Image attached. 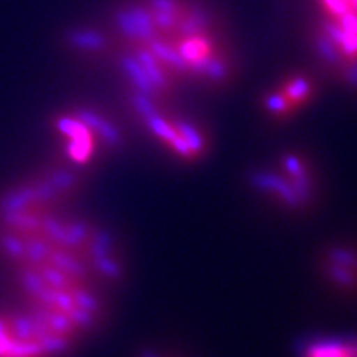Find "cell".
Listing matches in <instances>:
<instances>
[{"instance_id": "6da1fadb", "label": "cell", "mask_w": 357, "mask_h": 357, "mask_svg": "<svg viewBox=\"0 0 357 357\" xmlns=\"http://www.w3.org/2000/svg\"><path fill=\"white\" fill-rule=\"evenodd\" d=\"M79 189L82 172L60 164L3 192L0 258L19 303L82 342L105 323L124 261L108 231L75 211Z\"/></svg>"}, {"instance_id": "7a4b0ae2", "label": "cell", "mask_w": 357, "mask_h": 357, "mask_svg": "<svg viewBox=\"0 0 357 357\" xmlns=\"http://www.w3.org/2000/svg\"><path fill=\"white\" fill-rule=\"evenodd\" d=\"M65 166L83 172L126 146V132L113 114L101 106L77 102L50 118Z\"/></svg>"}, {"instance_id": "3957f363", "label": "cell", "mask_w": 357, "mask_h": 357, "mask_svg": "<svg viewBox=\"0 0 357 357\" xmlns=\"http://www.w3.org/2000/svg\"><path fill=\"white\" fill-rule=\"evenodd\" d=\"M307 48L326 77L357 91V0H311Z\"/></svg>"}, {"instance_id": "277c9868", "label": "cell", "mask_w": 357, "mask_h": 357, "mask_svg": "<svg viewBox=\"0 0 357 357\" xmlns=\"http://www.w3.org/2000/svg\"><path fill=\"white\" fill-rule=\"evenodd\" d=\"M121 100L134 123L172 159L195 164L211 154L213 139L207 124L177 111L174 102L155 100L128 88H121Z\"/></svg>"}, {"instance_id": "5b68a950", "label": "cell", "mask_w": 357, "mask_h": 357, "mask_svg": "<svg viewBox=\"0 0 357 357\" xmlns=\"http://www.w3.org/2000/svg\"><path fill=\"white\" fill-rule=\"evenodd\" d=\"M248 184L266 204L280 212H310L319 199V172L305 151L289 149L271 162L253 169Z\"/></svg>"}, {"instance_id": "8992f818", "label": "cell", "mask_w": 357, "mask_h": 357, "mask_svg": "<svg viewBox=\"0 0 357 357\" xmlns=\"http://www.w3.org/2000/svg\"><path fill=\"white\" fill-rule=\"evenodd\" d=\"M77 344V339L22 303L0 306V357H65Z\"/></svg>"}, {"instance_id": "52a82bcc", "label": "cell", "mask_w": 357, "mask_h": 357, "mask_svg": "<svg viewBox=\"0 0 357 357\" xmlns=\"http://www.w3.org/2000/svg\"><path fill=\"white\" fill-rule=\"evenodd\" d=\"M58 42L61 50L75 61L93 66L109 63L119 48V42L106 24H93V22H82L66 26Z\"/></svg>"}, {"instance_id": "ba28073f", "label": "cell", "mask_w": 357, "mask_h": 357, "mask_svg": "<svg viewBox=\"0 0 357 357\" xmlns=\"http://www.w3.org/2000/svg\"><path fill=\"white\" fill-rule=\"evenodd\" d=\"M318 275L331 291L357 296V245L333 243L321 250Z\"/></svg>"}, {"instance_id": "9c48e42d", "label": "cell", "mask_w": 357, "mask_h": 357, "mask_svg": "<svg viewBox=\"0 0 357 357\" xmlns=\"http://www.w3.org/2000/svg\"><path fill=\"white\" fill-rule=\"evenodd\" d=\"M273 86L287 98L298 114L318 100L321 93L319 78L307 70L288 71Z\"/></svg>"}, {"instance_id": "30bf717a", "label": "cell", "mask_w": 357, "mask_h": 357, "mask_svg": "<svg viewBox=\"0 0 357 357\" xmlns=\"http://www.w3.org/2000/svg\"><path fill=\"white\" fill-rule=\"evenodd\" d=\"M298 357H357V337L316 336L298 347Z\"/></svg>"}, {"instance_id": "8fae6325", "label": "cell", "mask_w": 357, "mask_h": 357, "mask_svg": "<svg viewBox=\"0 0 357 357\" xmlns=\"http://www.w3.org/2000/svg\"><path fill=\"white\" fill-rule=\"evenodd\" d=\"M258 109L261 111L263 118L271 123H287L298 116L293 106L289 105V101L281 95L273 84L260 93V96H258Z\"/></svg>"}, {"instance_id": "7c38bea8", "label": "cell", "mask_w": 357, "mask_h": 357, "mask_svg": "<svg viewBox=\"0 0 357 357\" xmlns=\"http://www.w3.org/2000/svg\"><path fill=\"white\" fill-rule=\"evenodd\" d=\"M136 357H185L181 352L164 349V347H144V349L137 352Z\"/></svg>"}]
</instances>
